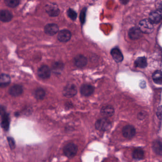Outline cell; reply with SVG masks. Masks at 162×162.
I'll use <instances>...</instances> for the list:
<instances>
[{
  "instance_id": "1",
  "label": "cell",
  "mask_w": 162,
  "mask_h": 162,
  "mask_svg": "<svg viewBox=\"0 0 162 162\" xmlns=\"http://www.w3.org/2000/svg\"><path fill=\"white\" fill-rule=\"evenodd\" d=\"M78 148L74 143H69L64 146L63 151L64 155L69 158H72L77 155Z\"/></svg>"
},
{
  "instance_id": "2",
  "label": "cell",
  "mask_w": 162,
  "mask_h": 162,
  "mask_svg": "<svg viewBox=\"0 0 162 162\" xmlns=\"http://www.w3.org/2000/svg\"><path fill=\"white\" fill-rule=\"evenodd\" d=\"M138 28L142 33H150L153 31V23L149 19H143L140 22Z\"/></svg>"
},
{
  "instance_id": "3",
  "label": "cell",
  "mask_w": 162,
  "mask_h": 162,
  "mask_svg": "<svg viewBox=\"0 0 162 162\" xmlns=\"http://www.w3.org/2000/svg\"><path fill=\"white\" fill-rule=\"evenodd\" d=\"M95 128L100 131H106L111 127V122L106 118H101L98 119L95 123Z\"/></svg>"
},
{
  "instance_id": "4",
  "label": "cell",
  "mask_w": 162,
  "mask_h": 162,
  "mask_svg": "<svg viewBox=\"0 0 162 162\" xmlns=\"http://www.w3.org/2000/svg\"><path fill=\"white\" fill-rule=\"evenodd\" d=\"M77 92L78 91L76 86L72 83H69L64 87L62 93L65 97L71 98L76 96Z\"/></svg>"
},
{
  "instance_id": "5",
  "label": "cell",
  "mask_w": 162,
  "mask_h": 162,
  "mask_svg": "<svg viewBox=\"0 0 162 162\" xmlns=\"http://www.w3.org/2000/svg\"><path fill=\"white\" fill-rule=\"evenodd\" d=\"M1 127L5 131H7L9 130L10 126V119L9 115L5 112V110L1 106Z\"/></svg>"
},
{
  "instance_id": "6",
  "label": "cell",
  "mask_w": 162,
  "mask_h": 162,
  "mask_svg": "<svg viewBox=\"0 0 162 162\" xmlns=\"http://www.w3.org/2000/svg\"><path fill=\"white\" fill-rule=\"evenodd\" d=\"M72 37V33L69 30L63 29L58 32L57 39L60 42H67L70 40Z\"/></svg>"
},
{
  "instance_id": "7",
  "label": "cell",
  "mask_w": 162,
  "mask_h": 162,
  "mask_svg": "<svg viewBox=\"0 0 162 162\" xmlns=\"http://www.w3.org/2000/svg\"><path fill=\"white\" fill-rule=\"evenodd\" d=\"M44 33L49 36H53L59 31L58 25L55 23H49L45 26Z\"/></svg>"
},
{
  "instance_id": "8",
  "label": "cell",
  "mask_w": 162,
  "mask_h": 162,
  "mask_svg": "<svg viewBox=\"0 0 162 162\" xmlns=\"http://www.w3.org/2000/svg\"><path fill=\"white\" fill-rule=\"evenodd\" d=\"M74 63L78 68H82L86 66L88 63V60L83 55L79 54L74 58Z\"/></svg>"
},
{
  "instance_id": "9",
  "label": "cell",
  "mask_w": 162,
  "mask_h": 162,
  "mask_svg": "<svg viewBox=\"0 0 162 162\" xmlns=\"http://www.w3.org/2000/svg\"><path fill=\"white\" fill-rule=\"evenodd\" d=\"M38 75L40 78L42 79H48L51 75V70L47 65H42L38 70Z\"/></svg>"
},
{
  "instance_id": "10",
  "label": "cell",
  "mask_w": 162,
  "mask_h": 162,
  "mask_svg": "<svg viewBox=\"0 0 162 162\" xmlns=\"http://www.w3.org/2000/svg\"><path fill=\"white\" fill-rule=\"evenodd\" d=\"M47 13L51 17H57L60 13V10L56 5H47L45 6Z\"/></svg>"
},
{
  "instance_id": "11",
  "label": "cell",
  "mask_w": 162,
  "mask_h": 162,
  "mask_svg": "<svg viewBox=\"0 0 162 162\" xmlns=\"http://www.w3.org/2000/svg\"><path fill=\"white\" fill-rule=\"evenodd\" d=\"M95 88L93 86L88 84L82 85L80 88V92L82 96L89 97L94 93Z\"/></svg>"
},
{
  "instance_id": "12",
  "label": "cell",
  "mask_w": 162,
  "mask_h": 162,
  "mask_svg": "<svg viewBox=\"0 0 162 162\" xmlns=\"http://www.w3.org/2000/svg\"><path fill=\"white\" fill-rule=\"evenodd\" d=\"M122 132L124 137L128 139H131L135 136L136 129L132 125H126L123 129Z\"/></svg>"
},
{
  "instance_id": "13",
  "label": "cell",
  "mask_w": 162,
  "mask_h": 162,
  "mask_svg": "<svg viewBox=\"0 0 162 162\" xmlns=\"http://www.w3.org/2000/svg\"><path fill=\"white\" fill-rule=\"evenodd\" d=\"M23 86L20 85H14L11 86L9 90V93L10 95L14 97L19 96L23 94Z\"/></svg>"
},
{
  "instance_id": "14",
  "label": "cell",
  "mask_w": 162,
  "mask_h": 162,
  "mask_svg": "<svg viewBox=\"0 0 162 162\" xmlns=\"http://www.w3.org/2000/svg\"><path fill=\"white\" fill-rule=\"evenodd\" d=\"M13 14L11 12L7 10H2L0 11V19L3 23H8L12 20Z\"/></svg>"
},
{
  "instance_id": "15",
  "label": "cell",
  "mask_w": 162,
  "mask_h": 162,
  "mask_svg": "<svg viewBox=\"0 0 162 162\" xmlns=\"http://www.w3.org/2000/svg\"><path fill=\"white\" fill-rule=\"evenodd\" d=\"M142 33L139 28L133 27L129 30V36L130 39L135 40L140 39L142 37Z\"/></svg>"
},
{
  "instance_id": "16",
  "label": "cell",
  "mask_w": 162,
  "mask_h": 162,
  "mask_svg": "<svg viewBox=\"0 0 162 162\" xmlns=\"http://www.w3.org/2000/svg\"><path fill=\"white\" fill-rule=\"evenodd\" d=\"M162 19V13L160 11H157L153 12L150 13L149 15V20H150L153 23L157 24L159 23L161 19Z\"/></svg>"
},
{
  "instance_id": "17",
  "label": "cell",
  "mask_w": 162,
  "mask_h": 162,
  "mask_svg": "<svg viewBox=\"0 0 162 162\" xmlns=\"http://www.w3.org/2000/svg\"><path fill=\"white\" fill-rule=\"evenodd\" d=\"M111 55L117 62H120L123 60V56L121 51L117 48H114L111 51Z\"/></svg>"
},
{
  "instance_id": "18",
  "label": "cell",
  "mask_w": 162,
  "mask_h": 162,
  "mask_svg": "<svg viewBox=\"0 0 162 162\" xmlns=\"http://www.w3.org/2000/svg\"><path fill=\"white\" fill-rule=\"evenodd\" d=\"M100 113L104 117H110L114 114V109L112 106H104L101 109Z\"/></svg>"
},
{
  "instance_id": "19",
  "label": "cell",
  "mask_w": 162,
  "mask_h": 162,
  "mask_svg": "<svg viewBox=\"0 0 162 162\" xmlns=\"http://www.w3.org/2000/svg\"><path fill=\"white\" fill-rule=\"evenodd\" d=\"M11 77L9 75L2 73L0 77V86L1 88H5L8 86L11 83Z\"/></svg>"
},
{
  "instance_id": "20",
  "label": "cell",
  "mask_w": 162,
  "mask_h": 162,
  "mask_svg": "<svg viewBox=\"0 0 162 162\" xmlns=\"http://www.w3.org/2000/svg\"><path fill=\"white\" fill-rule=\"evenodd\" d=\"M64 68V65L62 62H55L52 65V71L55 74H60Z\"/></svg>"
},
{
  "instance_id": "21",
  "label": "cell",
  "mask_w": 162,
  "mask_h": 162,
  "mask_svg": "<svg viewBox=\"0 0 162 162\" xmlns=\"http://www.w3.org/2000/svg\"><path fill=\"white\" fill-rule=\"evenodd\" d=\"M135 66L140 68H145L147 65V61L145 57H139L136 59L135 62Z\"/></svg>"
},
{
  "instance_id": "22",
  "label": "cell",
  "mask_w": 162,
  "mask_h": 162,
  "mask_svg": "<svg viewBox=\"0 0 162 162\" xmlns=\"http://www.w3.org/2000/svg\"><path fill=\"white\" fill-rule=\"evenodd\" d=\"M133 158L136 160H141L144 158V151L141 148H137L134 150L132 153Z\"/></svg>"
},
{
  "instance_id": "23",
  "label": "cell",
  "mask_w": 162,
  "mask_h": 162,
  "mask_svg": "<svg viewBox=\"0 0 162 162\" xmlns=\"http://www.w3.org/2000/svg\"><path fill=\"white\" fill-rule=\"evenodd\" d=\"M153 151L158 155H162V143L159 141H156L153 144Z\"/></svg>"
},
{
  "instance_id": "24",
  "label": "cell",
  "mask_w": 162,
  "mask_h": 162,
  "mask_svg": "<svg viewBox=\"0 0 162 162\" xmlns=\"http://www.w3.org/2000/svg\"><path fill=\"white\" fill-rule=\"evenodd\" d=\"M46 93L44 89L39 88L34 91V97L37 100H42L45 97Z\"/></svg>"
},
{
  "instance_id": "25",
  "label": "cell",
  "mask_w": 162,
  "mask_h": 162,
  "mask_svg": "<svg viewBox=\"0 0 162 162\" xmlns=\"http://www.w3.org/2000/svg\"><path fill=\"white\" fill-rule=\"evenodd\" d=\"M153 80L156 83L158 84H162V72L161 71H156L153 73L152 76Z\"/></svg>"
},
{
  "instance_id": "26",
  "label": "cell",
  "mask_w": 162,
  "mask_h": 162,
  "mask_svg": "<svg viewBox=\"0 0 162 162\" xmlns=\"http://www.w3.org/2000/svg\"><path fill=\"white\" fill-rule=\"evenodd\" d=\"M19 0H5L6 5L12 8L17 7L19 5Z\"/></svg>"
},
{
  "instance_id": "27",
  "label": "cell",
  "mask_w": 162,
  "mask_h": 162,
  "mask_svg": "<svg viewBox=\"0 0 162 162\" xmlns=\"http://www.w3.org/2000/svg\"><path fill=\"white\" fill-rule=\"evenodd\" d=\"M67 15L69 17L72 21H75L77 18V12L73 10V9L69 8L67 11Z\"/></svg>"
},
{
  "instance_id": "28",
  "label": "cell",
  "mask_w": 162,
  "mask_h": 162,
  "mask_svg": "<svg viewBox=\"0 0 162 162\" xmlns=\"http://www.w3.org/2000/svg\"><path fill=\"white\" fill-rule=\"evenodd\" d=\"M7 141L9 143V146L12 150H13L15 147V142L14 139L12 137H8Z\"/></svg>"
},
{
  "instance_id": "29",
  "label": "cell",
  "mask_w": 162,
  "mask_h": 162,
  "mask_svg": "<svg viewBox=\"0 0 162 162\" xmlns=\"http://www.w3.org/2000/svg\"><path fill=\"white\" fill-rule=\"evenodd\" d=\"M86 15V9L84 8L81 11L80 15V20L82 24H84L85 21Z\"/></svg>"
},
{
  "instance_id": "30",
  "label": "cell",
  "mask_w": 162,
  "mask_h": 162,
  "mask_svg": "<svg viewBox=\"0 0 162 162\" xmlns=\"http://www.w3.org/2000/svg\"><path fill=\"white\" fill-rule=\"evenodd\" d=\"M157 114L159 119H162V106H160L158 108Z\"/></svg>"
},
{
  "instance_id": "31",
  "label": "cell",
  "mask_w": 162,
  "mask_h": 162,
  "mask_svg": "<svg viewBox=\"0 0 162 162\" xmlns=\"http://www.w3.org/2000/svg\"><path fill=\"white\" fill-rule=\"evenodd\" d=\"M157 8L158 10L162 12V0L158 2L157 3Z\"/></svg>"
},
{
  "instance_id": "32",
  "label": "cell",
  "mask_w": 162,
  "mask_h": 162,
  "mask_svg": "<svg viewBox=\"0 0 162 162\" xmlns=\"http://www.w3.org/2000/svg\"><path fill=\"white\" fill-rule=\"evenodd\" d=\"M120 1L123 4H126L129 2V0H120Z\"/></svg>"
}]
</instances>
